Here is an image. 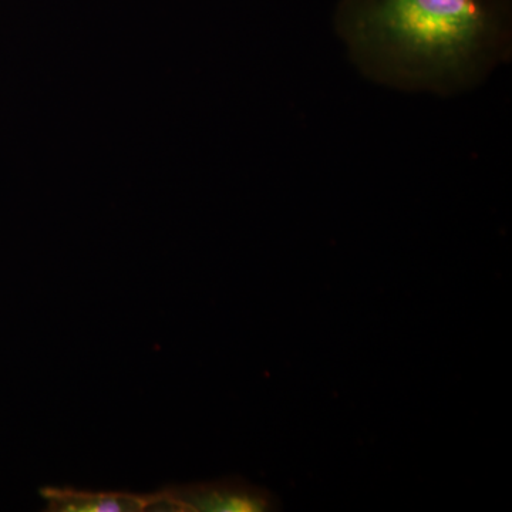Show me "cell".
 I'll return each mask as SVG.
<instances>
[{
    "mask_svg": "<svg viewBox=\"0 0 512 512\" xmlns=\"http://www.w3.org/2000/svg\"><path fill=\"white\" fill-rule=\"evenodd\" d=\"M332 25L357 72L397 92H470L512 57V0H339Z\"/></svg>",
    "mask_w": 512,
    "mask_h": 512,
    "instance_id": "6da1fadb",
    "label": "cell"
},
{
    "mask_svg": "<svg viewBox=\"0 0 512 512\" xmlns=\"http://www.w3.org/2000/svg\"><path fill=\"white\" fill-rule=\"evenodd\" d=\"M278 508L275 495L238 480L170 488L154 494V510L160 511L265 512Z\"/></svg>",
    "mask_w": 512,
    "mask_h": 512,
    "instance_id": "7a4b0ae2",
    "label": "cell"
},
{
    "mask_svg": "<svg viewBox=\"0 0 512 512\" xmlns=\"http://www.w3.org/2000/svg\"><path fill=\"white\" fill-rule=\"evenodd\" d=\"M47 510L56 512H140L154 510V495L45 488Z\"/></svg>",
    "mask_w": 512,
    "mask_h": 512,
    "instance_id": "3957f363",
    "label": "cell"
}]
</instances>
